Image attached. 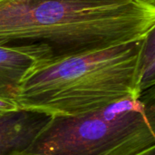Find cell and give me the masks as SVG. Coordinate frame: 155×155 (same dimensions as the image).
<instances>
[{"label": "cell", "instance_id": "obj_8", "mask_svg": "<svg viewBox=\"0 0 155 155\" xmlns=\"http://www.w3.org/2000/svg\"><path fill=\"white\" fill-rule=\"evenodd\" d=\"M18 109H19L18 105L13 99L0 96V116L7 114Z\"/></svg>", "mask_w": 155, "mask_h": 155}, {"label": "cell", "instance_id": "obj_10", "mask_svg": "<svg viewBox=\"0 0 155 155\" xmlns=\"http://www.w3.org/2000/svg\"><path fill=\"white\" fill-rule=\"evenodd\" d=\"M144 1H146V2H148V3H150V4L155 5V0H144Z\"/></svg>", "mask_w": 155, "mask_h": 155}, {"label": "cell", "instance_id": "obj_9", "mask_svg": "<svg viewBox=\"0 0 155 155\" xmlns=\"http://www.w3.org/2000/svg\"><path fill=\"white\" fill-rule=\"evenodd\" d=\"M141 155H155V146L148 149L147 151H145L143 154Z\"/></svg>", "mask_w": 155, "mask_h": 155}, {"label": "cell", "instance_id": "obj_1", "mask_svg": "<svg viewBox=\"0 0 155 155\" xmlns=\"http://www.w3.org/2000/svg\"><path fill=\"white\" fill-rule=\"evenodd\" d=\"M155 28L144 0H0V45H44L51 59L143 39Z\"/></svg>", "mask_w": 155, "mask_h": 155}, {"label": "cell", "instance_id": "obj_7", "mask_svg": "<svg viewBox=\"0 0 155 155\" xmlns=\"http://www.w3.org/2000/svg\"><path fill=\"white\" fill-rule=\"evenodd\" d=\"M155 146V131H149L124 141L101 155H141ZM10 155H41L31 151L15 153Z\"/></svg>", "mask_w": 155, "mask_h": 155}, {"label": "cell", "instance_id": "obj_4", "mask_svg": "<svg viewBox=\"0 0 155 155\" xmlns=\"http://www.w3.org/2000/svg\"><path fill=\"white\" fill-rule=\"evenodd\" d=\"M52 118L43 113L20 108L0 116V155L29 150Z\"/></svg>", "mask_w": 155, "mask_h": 155}, {"label": "cell", "instance_id": "obj_3", "mask_svg": "<svg viewBox=\"0 0 155 155\" xmlns=\"http://www.w3.org/2000/svg\"><path fill=\"white\" fill-rule=\"evenodd\" d=\"M149 131H154L153 114L141 98L127 99L77 116L53 117L28 151L41 155H101Z\"/></svg>", "mask_w": 155, "mask_h": 155}, {"label": "cell", "instance_id": "obj_5", "mask_svg": "<svg viewBox=\"0 0 155 155\" xmlns=\"http://www.w3.org/2000/svg\"><path fill=\"white\" fill-rule=\"evenodd\" d=\"M50 59V51L44 45H0V96L14 100L23 78Z\"/></svg>", "mask_w": 155, "mask_h": 155}, {"label": "cell", "instance_id": "obj_6", "mask_svg": "<svg viewBox=\"0 0 155 155\" xmlns=\"http://www.w3.org/2000/svg\"><path fill=\"white\" fill-rule=\"evenodd\" d=\"M155 83V28L143 40L139 64V92L142 94L154 86Z\"/></svg>", "mask_w": 155, "mask_h": 155}, {"label": "cell", "instance_id": "obj_2", "mask_svg": "<svg viewBox=\"0 0 155 155\" xmlns=\"http://www.w3.org/2000/svg\"><path fill=\"white\" fill-rule=\"evenodd\" d=\"M143 40L41 63L23 78L14 101L20 109L67 117L140 99Z\"/></svg>", "mask_w": 155, "mask_h": 155}]
</instances>
